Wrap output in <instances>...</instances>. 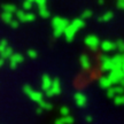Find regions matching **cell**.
Listing matches in <instances>:
<instances>
[{
    "instance_id": "cell-6",
    "label": "cell",
    "mask_w": 124,
    "mask_h": 124,
    "mask_svg": "<svg viewBox=\"0 0 124 124\" xmlns=\"http://www.w3.org/2000/svg\"><path fill=\"white\" fill-rule=\"evenodd\" d=\"M52 84H53V80L51 79V77L48 75H44L41 77V89L44 91H48Z\"/></svg>"
},
{
    "instance_id": "cell-15",
    "label": "cell",
    "mask_w": 124,
    "mask_h": 124,
    "mask_svg": "<svg viewBox=\"0 0 124 124\" xmlns=\"http://www.w3.org/2000/svg\"><path fill=\"white\" fill-rule=\"evenodd\" d=\"M31 2H36L38 6H45L46 5V0H29Z\"/></svg>"
},
{
    "instance_id": "cell-5",
    "label": "cell",
    "mask_w": 124,
    "mask_h": 124,
    "mask_svg": "<svg viewBox=\"0 0 124 124\" xmlns=\"http://www.w3.org/2000/svg\"><path fill=\"white\" fill-rule=\"evenodd\" d=\"M61 92V87H60V82L59 79H54L53 80V84L51 86V89L48 91H46V95L47 97H52L54 94H59Z\"/></svg>"
},
{
    "instance_id": "cell-10",
    "label": "cell",
    "mask_w": 124,
    "mask_h": 124,
    "mask_svg": "<svg viewBox=\"0 0 124 124\" xmlns=\"http://www.w3.org/2000/svg\"><path fill=\"white\" fill-rule=\"evenodd\" d=\"M14 54V51H13V48H12V47H7V48L5 49L4 52H2V53L0 54V58H2V59H9L10 58V56H12V55H13Z\"/></svg>"
},
{
    "instance_id": "cell-4",
    "label": "cell",
    "mask_w": 124,
    "mask_h": 124,
    "mask_svg": "<svg viewBox=\"0 0 124 124\" xmlns=\"http://www.w3.org/2000/svg\"><path fill=\"white\" fill-rule=\"evenodd\" d=\"M24 61V56H23L21 53H14L10 58H9V67L12 68V69H15L16 67L20 64V63H22Z\"/></svg>"
},
{
    "instance_id": "cell-2",
    "label": "cell",
    "mask_w": 124,
    "mask_h": 124,
    "mask_svg": "<svg viewBox=\"0 0 124 124\" xmlns=\"http://www.w3.org/2000/svg\"><path fill=\"white\" fill-rule=\"evenodd\" d=\"M23 92L25 93L28 97L30 98V100H32V101L38 102V103L43 101V94H41V92H38V91L33 90L30 85H25L23 87Z\"/></svg>"
},
{
    "instance_id": "cell-19",
    "label": "cell",
    "mask_w": 124,
    "mask_h": 124,
    "mask_svg": "<svg viewBox=\"0 0 124 124\" xmlns=\"http://www.w3.org/2000/svg\"><path fill=\"white\" fill-rule=\"evenodd\" d=\"M37 113H41V108H38V109H37Z\"/></svg>"
},
{
    "instance_id": "cell-12",
    "label": "cell",
    "mask_w": 124,
    "mask_h": 124,
    "mask_svg": "<svg viewBox=\"0 0 124 124\" xmlns=\"http://www.w3.org/2000/svg\"><path fill=\"white\" fill-rule=\"evenodd\" d=\"M32 4L33 2H31L29 0H24L23 1V10H29V9L32 8Z\"/></svg>"
},
{
    "instance_id": "cell-13",
    "label": "cell",
    "mask_w": 124,
    "mask_h": 124,
    "mask_svg": "<svg viewBox=\"0 0 124 124\" xmlns=\"http://www.w3.org/2000/svg\"><path fill=\"white\" fill-rule=\"evenodd\" d=\"M27 55L30 59H36L38 56V53H37V51H35V49H29L27 52Z\"/></svg>"
},
{
    "instance_id": "cell-11",
    "label": "cell",
    "mask_w": 124,
    "mask_h": 124,
    "mask_svg": "<svg viewBox=\"0 0 124 124\" xmlns=\"http://www.w3.org/2000/svg\"><path fill=\"white\" fill-rule=\"evenodd\" d=\"M8 47V41L6 39H2V40H0V54L4 52L5 49Z\"/></svg>"
},
{
    "instance_id": "cell-7",
    "label": "cell",
    "mask_w": 124,
    "mask_h": 124,
    "mask_svg": "<svg viewBox=\"0 0 124 124\" xmlns=\"http://www.w3.org/2000/svg\"><path fill=\"white\" fill-rule=\"evenodd\" d=\"M2 12H7V13H16L17 12V8H16V6L13 4H5L2 5Z\"/></svg>"
},
{
    "instance_id": "cell-14",
    "label": "cell",
    "mask_w": 124,
    "mask_h": 124,
    "mask_svg": "<svg viewBox=\"0 0 124 124\" xmlns=\"http://www.w3.org/2000/svg\"><path fill=\"white\" fill-rule=\"evenodd\" d=\"M39 105H40V108H43V109H51V108H52V106L49 105L48 102L44 101V100L41 102H39Z\"/></svg>"
},
{
    "instance_id": "cell-9",
    "label": "cell",
    "mask_w": 124,
    "mask_h": 124,
    "mask_svg": "<svg viewBox=\"0 0 124 124\" xmlns=\"http://www.w3.org/2000/svg\"><path fill=\"white\" fill-rule=\"evenodd\" d=\"M1 20L4 21L5 23H10L12 21H13V14L12 13H7V12H2V14H1Z\"/></svg>"
},
{
    "instance_id": "cell-3",
    "label": "cell",
    "mask_w": 124,
    "mask_h": 124,
    "mask_svg": "<svg viewBox=\"0 0 124 124\" xmlns=\"http://www.w3.org/2000/svg\"><path fill=\"white\" fill-rule=\"evenodd\" d=\"M16 18H17L18 22H22V23H28V22H32L36 20V15L32 13H27L24 12L23 9L21 10H17L16 12Z\"/></svg>"
},
{
    "instance_id": "cell-1",
    "label": "cell",
    "mask_w": 124,
    "mask_h": 124,
    "mask_svg": "<svg viewBox=\"0 0 124 124\" xmlns=\"http://www.w3.org/2000/svg\"><path fill=\"white\" fill-rule=\"evenodd\" d=\"M52 25H53V29H54V35L56 36V37H59L68 28V22H67L64 18L54 17L53 21H52Z\"/></svg>"
},
{
    "instance_id": "cell-18",
    "label": "cell",
    "mask_w": 124,
    "mask_h": 124,
    "mask_svg": "<svg viewBox=\"0 0 124 124\" xmlns=\"http://www.w3.org/2000/svg\"><path fill=\"white\" fill-rule=\"evenodd\" d=\"M62 114H67V111H68V110H67V108H62Z\"/></svg>"
},
{
    "instance_id": "cell-8",
    "label": "cell",
    "mask_w": 124,
    "mask_h": 124,
    "mask_svg": "<svg viewBox=\"0 0 124 124\" xmlns=\"http://www.w3.org/2000/svg\"><path fill=\"white\" fill-rule=\"evenodd\" d=\"M38 13L43 18H47L49 16V12L46 7V5L45 6H38Z\"/></svg>"
},
{
    "instance_id": "cell-16",
    "label": "cell",
    "mask_w": 124,
    "mask_h": 124,
    "mask_svg": "<svg viewBox=\"0 0 124 124\" xmlns=\"http://www.w3.org/2000/svg\"><path fill=\"white\" fill-rule=\"evenodd\" d=\"M18 23H20V22H18L17 20H13L12 22L9 23V25L13 28V29H16V28H18Z\"/></svg>"
},
{
    "instance_id": "cell-17",
    "label": "cell",
    "mask_w": 124,
    "mask_h": 124,
    "mask_svg": "<svg viewBox=\"0 0 124 124\" xmlns=\"http://www.w3.org/2000/svg\"><path fill=\"white\" fill-rule=\"evenodd\" d=\"M5 64V59H2V58H0V68L4 66Z\"/></svg>"
}]
</instances>
